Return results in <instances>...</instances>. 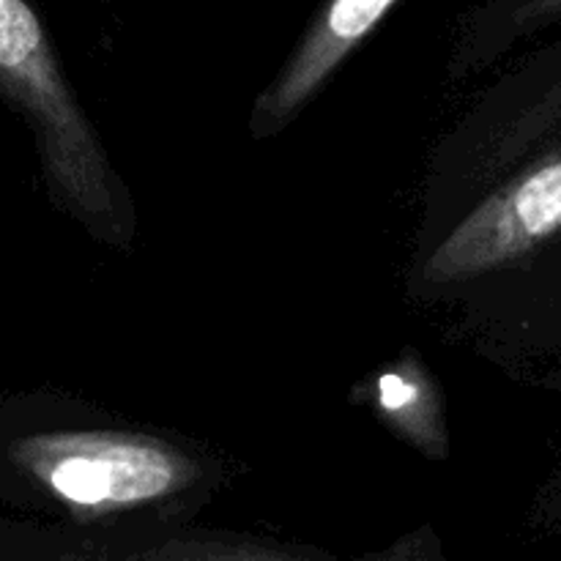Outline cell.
Here are the masks:
<instances>
[{"instance_id":"obj_4","label":"cell","mask_w":561,"mask_h":561,"mask_svg":"<svg viewBox=\"0 0 561 561\" xmlns=\"http://www.w3.org/2000/svg\"><path fill=\"white\" fill-rule=\"evenodd\" d=\"M398 0H327L307 27L277 80L257 99L255 131L283 129L334 75L340 64L370 36Z\"/></svg>"},{"instance_id":"obj_2","label":"cell","mask_w":561,"mask_h":561,"mask_svg":"<svg viewBox=\"0 0 561 561\" xmlns=\"http://www.w3.org/2000/svg\"><path fill=\"white\" fill-rule=\"evenodd\" d=\"M9 455L80 520L162 502L197 477L184 453L124 431L38 433L11 444Z\"/></svg>"},{"instance_id":"obj_7","label":"cell","mask_w":561,"mask_h":561,"mask_svg":"<svg viewBox=\"0 0 561 561\" xmlns=\"http://www.w3.org/2000/svg\"><path fill=\"white\" fill-rule=\"evenodd\" d=\"M561 11V0H520L515 9V22H537Z\"/></svg>"},{"instance_id":"obj_3","label":"cell","mask_w":561,"mask_h":561,"mask_svg":"<svg viewBox=\"0 0 561 561\" xmlns=\"http://www.w3.org/2000/svg\"><path fill=\"white\" fill-rule=\"evenodd\" d=\"M561 228V157L488 197L438 244L427 283H458L507 263Z\"/></svg>"},{"instance_id":"obj_5","label":"cell","mask_w":561,"mask_h":561,"mask_svg":"<svg viewBox=\"0 0 561 561\" xmlns=\"http://www.w3.org/2000/svg\"><path fill=\"white\" fill-rule=\"evenodd\" d=\"M373 403L398 436L422 449L427 458H442L447 447L442 405L436 387L420 362L403 359L387 367L373 383Z\"/></svg>"},{"instance_id":"obj_1","label":"cell","mask_w":561,"mask_h":561,"mask_svg":"<svg viewBox=\"0 0 561 561\" xmlns=\"http://www.w3.org/2000/svg\"><path fill=\"white\" fill-rule=\"evenodd\" d=\"M0 96L31 124L58 206L99 239L121 241L126 228L110 162L27 0H0Z\"/></svg>"},{"instance_id":"obj_6","label":"cell","mask_w":561,"mask_h":561,"mask_svg":"<svg viewBox=\"0 0 561 561\" xmlns=\"http://www.w3.org/2000/svg\"><path fill=\"white\" fill-rule=\"evenodd\" d=\"M170 561H294L279 553L257 551V548H230V546H203L184 548L179 553H170Z\"/></svg>"}]
</instances>
